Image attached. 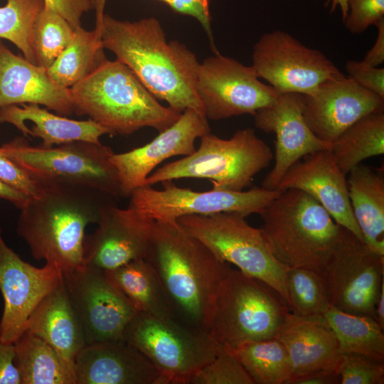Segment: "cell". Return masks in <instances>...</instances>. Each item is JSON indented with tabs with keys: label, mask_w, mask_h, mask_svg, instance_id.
I'll list each match as a JSON object with an SVG mask.
<instances>
[{
	"label": "cell",
	"mask_w": 384,
	"mask_h": 384,
	"mask_svg": "<svg viewBox=\"0 0 384 384\" xmlns=\"http://www.w3.org/2000/svg\"><path fill=\"white\" fill-rule=\"evenodd\" d=\"M100 39L158 100L181 113L193 110L205 115L196 90L200 63L185 44L167 41L157 18L119 21L105 14Z\"/></svg>",
	"instance_id": "obj_1"
},
{
	"label": "cell",
	"mask_w": 384,
	"mask_h": 384,
	"mask_svg": "<svg viewBox=\"0 0 384 384\" xmlns=\"http://www.w3.org/2000/svg\"><path fill=\"white\" fill-rule=\"evenodd\" d=\"M144 259L160 280L176 319L208 332L230 264L218 259L177 221L154 220Z\"/></svg>",
	"instance_id": "obj_2"
},
{
	"label": "cell",
	"mask_w": 384,
	"mask_h": 384,
	"mask_svg": "<svg viewBox=\"0 0 384 384\" xmlns=\"http://www.w3.org/2000/svg\"><path fill=\"white\" fill-rule=\"evenodd\" d=\"M41 193L20 208L17 234L33 257L63 273L84 264L86 227L96 223L105 204L100 192L69 185H42Z\"/></svg>",
	"instance_id": "obj_3"
},
{
	"label": "cell",
	"mask_w": 384,
	"mask_h": 384,
	"mask_svg": "<svg viewBox=\"0 0 384 384\" xmlns=\"http://www.w3.org/2000/svg\"><path fill=\"white\" fill-rule=\"evenodd\" d=\"M70 89L75 114L88 116L112 135H129L144 127L161 132L181 114L162 105L117 59H106Z\"/></svg>",
	"instance_id": "obj_4"
},
{
	"label": "cell",
	"mask_w": 384,
	"mask_h": 384,
	"mask_svg": "<svg viewBox=\"0 0 384 384\" xmlns=\"http://www.w3.org/2000/svg\"><path fill=\"white\" fill-rule=\"evenodd\" d=\"M259 215L260 228L279 262L287 268L322 272L340 225L316 199L302 191L287 189Z\"/></svg>",
	"instance_id": "obj_5"
},
{
	"label": "cell",
	"mask_w": 384,
	"mask_h": 384,
	"mask_svg": "<svg viewBox=\"0 0 384 384\" xmlns=\"http://www.w3.org/2000/svg\"><path fill=\"white\" fill-rule=\"evenodd\" d=\"M290 312L272 287L231 267L218 289L208 333L232 349L276 338Z\"/></svg>",
	"instance_id": "obj_6"
},
{
	"label": "cell",
	"mask_w": 384,
	"mask_h": 384,
	"mask_svg": "<svg viewBox=\"0 0 384 384\" xmlns=\"http://www.w3.org/2000/svg\"><path fill=\"white\" fill-rule=\"evenodd\" d=\"M272 159L271 149L252 128L238 129L229 139L209 132L193 154L156 169L144 186L193 178L210 181L213 188L243 191Z\"/></svg>",
	"instance_id": "obj_7"
},
{
	"label": "cell",
	"mask_w": 384,
	"mask_h": 384,
	"mask_svg": "<svg viewBox=\"0 0 384 384\" xmlns=\"http://www.w3.org/2000/svg\"><path fill=\"white\" fill-rule=\"evenodd\" d=\"M0 150L41 185H69L123 198L110 160L114 152L101 143L74 142L45 147L31 146L19 137L3 144Z\"/></svg>",
	"instance_id": "obj_8"
},
{
	"label": "cell",
	"mask_w": 384,
	"mask_h": 384,
	"mask_svg": "<svg viewBox=\"0 0 384 384\" xmlns=\"http://www.w3.org/2000/svg\"><path fill=\"white\" fill-rule=\"evenodd\" d=\"M245 218L237 213H218L185 215L176 221L218 259L272 287L289 306L288 268L274 257L262 229L250 225Z\"/></svg>",
	"instance_id": "obj_9"
},
{
	"label": "cell",
	"mask_w": 384,
	"mask_h": 384,
	"mask_svg": "<svg viewBox=\"0 0 384 384\" xmlns=\"http://www.w3.org/2000/svg\"><path fill=\"white\" fill-rule=\"evenodd\" d=\"M124 341L144 354L168 384H189L220 348L208 332L140 311L127 326Z\"/></svg>",
	"instance_id": "obj_10"
},
{
	"label": "cell",
	"mask_w": 384,
	"mask_h": 384,
	"mask_svg": "<svg viewBox=\"0 0 384 384\" xmlns=\"http://www.w3.org/2000/svg\"><path fill=\"white\" fill-rule=\"evenodd\" d=\"M321 274L331 307L375 319L384 280V256L340 225L336 245Z\"/></svg>",
	"instance_id": "obj_11"
},
{
	"label": "cell",
	"mask_w": 384,
	"mask_h": 384,
	"mask_svg": "<svg viewBox=\"0 0 384 384\" xmlns=\"http://www.w3.org/2000/svg\"><path fill=\"white\" fill-rule=\"evenodd\" d=\"M161 183L162 189L143 186L133 191L128 206L161 222H175L185 215L218 213H237L247 217L260 214L280 193L262 186L240 191L215 188L196 191L179 187L173 181Z\"/></svg>",
	"instance_id": "obj_12"
},
{
	"label": "cell",
	"mask_w": 384,
	"mask_h": 384,
	"mask_svg": "<svg viewBox=\"0 0 384 384\" xmlns=\"http://www.w3.org/2000/svg\"><path fill=\"white\" fill-rule=\"evenodd\" d=\"M196 90L204 114L210 120L254 115L279 95L260 80L252 65L219 53L200 63Z\"/></svg>",
	"instance_id": "obj_13"
},
{
	"label": "cell",
	"mask_w": 384,
	"mask_h": 384,
	"mask_svg": "<svg viewBox=\"0 0 384 384\" xmlns=\"http://www.w3.org/2000/svg\"><path fill=\"white\" fill-rule=\"evenodd\" d=\"M252 66L278 93L309 95L342 73L323 53L280 30L260 37L253 48Z\"/></svg>",
	"instance_id": "obj_14"
},
{
	"label": "cell",
	"mask_w": 384,
	"mask_h": 384,
	"mask_svg": "<svg viewBox=\"0 0 384 384\" xmlns=\"http://www.w3.org/2000/svg\"><path fill=\"white\" fill-rule=\"evenodd\" d=\"M63 280L86 344L124 341L127 326L137 311L105 271L84 265L64 272Z\"/></svg>",
	"instance_id": "obj_15"
},
{
	"label": "cell",
	"mask_w": 384,
	"mask_h": 384,
	"mask_svg": "<svg viewBox=\"0 0 384 384\" xmlns=\"http://www.w3.org/2000/svg\"><path fill=\"white\" fill-rule=\"evenodd\" d=\"M63 272L47 264L36 267L23 260L5 242L0 227V292L4 309L0 341L14 343L26 331L31 314L62 282Z\"/></svg>",
	"instance_id": "obj_16"
},
{
	"label": "cell",
	"mask_w": 384,
	"mask_h": 384,
	"mask_svg": "<svg viewBox=\"0 0 384 384\" xmlns=\"http://www.w3.org/2000/svg\"><path fill=\"white\" fill-rule=\"evenodd\" d=\"M304 118L321 141L332 144L350 126L369 114L384 111V99L341 73L302 95Z\"/></svg>",
	"instance_id": "obj_17"
},
{
	"label": "cell",
	"mask_w": 384,
	"mask_h": 384,
	"mask_svg": "<svg viewBox=\"0 0 384 384\" xmlns=\"http://www.w3.org/2000/svg\"><path fill=\"white\" fill-rule=\"evenodd\" d=\"M257 129L274 133V164L262 181L261 186L277 190L287 171L303 157L317 151L331 149V144L319 139L307 125L303 115L302 95L279 93L270 105L256 112Z\"/></svg>",
	"instance_id": "obj_18"
},
{
	"label": "cell",
	"mask_w": 384,
	"mask_h": 384,
	"mask_svg": "<svg viewBox=\"0 0 384 384\" xmlns=\"http://www.w3.org/2000/svg\"><path fill=\"white\" fill-rule=\"evenodd\" d=\"M154 220L127 206L105 203L97 227L84 240V264L109 271L144 259Z\"/></svg>",
	"instance_id": "obj_19"
},
{
	"label": "cell",
	"mask_w": 384,
	"mask_h": 384,
	"mask_svg": "<svg viewBox=\"0 0 384 384\" xmlns=\"http://www.w3.org/2000/svg\"><path fill=\"white\" fill-rule=\"evenodd\" d=\"M209 132L205 115L186 110L150 142L126 152L114 153L110 160L117 170L123 198H129L133 191L143 186L147 177L165 160L193 154L196 139Z\"/></svg>",
	"instance_id": "obj_20"
},
{
	"label": "cell",
	"mask_w": 384,
	"mask_h": 384,
	"mask_svg": "<svg viewBox=\"0 0 384 384\" xmlns=\"http://www.w3.org/2000/svg\"><path fill=\"white\" fill-rule=\"evenodd\" d=\"M290 188L313 197L338 225L363 242L351 210L346 175L336 164L330 149L309 154L293 164L282 178L277 190Z\"/></svg>",
	"instance_id": "obj_21"
},
{
	"label": "cell",
	"mask_w": 384,
	"mask_h": 384,
	"mask_svg": "<svg viewBox=\"0 0 384 384\" xmlns=\"http://www.w3.org/2000/svg\"><path fill=\"white\" fill-rule=\"evenodd\" d=\"M76 384H168L138 349L126 341L86 344L75 361Z\"/></svg>",
	"instance_id": "obj_22"
},
{
	"label": "cell",
	"mask_w": 384,
	"mask_h": 384,
	"mask_svg": "<svg viewBox=\"0 0 384 384\" xmlns=\"http://www.w3.org/2000/svg\"><path fill=\"white\" fill-rule=\"evenodd\" d=\"M21 104L44 106L65 117L75 113L70 88L56 85L46 68L14 54L0 39V108Z\"/></svg>",
	"instance_id": "obj_23"
},
{
	"label": "cell",
	"mask_w": 384,
	"mask_h": 384,
	"mask_svg": "<svg viewBox=\"0 0 384 384\" xmlns=\"http://www.w3.org/2000/svg\"><path fill=\"white\" fill-rule=\"evenodd\" d=\"M276 338L288 353L292 378L320 370H337L339 346L324 316H299L290 312Z\"/></svg>",
	"instance_id": "obj_24"
},
{
	"label": "cell",
	"mask_w": 384,
	"mask_h": 384,
	"mask_svg": "<svg viewBox=\"0 0 384 384\" xmlns=\"http://www.w3.org/2000/svg\"><path fill=\"white\" fill-rule=\"evenodd\" d=\"M26 331L47 342L75 373L76 356L86 342L63 279L33 310Z\"/></svg>",
	"instance_id": "obj_25"
},
{
	"label": "cell",
	"mask_w": 384,
	"mask_h": 384,
	"mask_svg": "<svg viewBox=\"0 0 384 384\" xmlns=\"http://www.w3.org/2000/svg\"><path fill=\"white\" fill-rule=\"evenodd\" d=\"M0 123L15 126L26 137L41 139V145L45 147L74 142L99 144L102 136L111 134L107 129L90 119H69L34 104L12 105L0 108Z\"/></svg>",
	"instance_id": "obj_26"
},
{
	"label": "cell",
	"mask_w": 384,
	"mask_h": 384,
	"mask_svg": "<svg viewBox=\"0 0 384 384\" xmlns=\"http://www.w3.org/2000/svg\"><path fill=\"white\" fill-rule=\"evenodd\" d=\"M348 174V198L363 242L384 256L383 170L360 164Z\"/></svg>",
	"instance_id": "obj_27"
},
{
	"label": "cell",
	"mask_w": 384,
	"mask_h": 384,
	"mask_svg": "<svg viewBox=\"0 0 384 384\" xmlns=\"http://www.w3.org/2000/svg\"><path fill=\"white\" fill-rule=\"evenodd\" d=\"M105 273L137 311L162 320L179 321L160 280L144 259L132 260Z\"/></svg>",
	"instance_id": "obj_28"
},
{
	"label": "cell",
	"mask_w": 384,
	"mask_h": 384,
	"mask_svg": "<svg viewBox=\"0 0 384 384\" xmlns=\"http://www.w3.org/2000/svg\"><path fill=\"white\" fill-rule=\"evenodd\" d=\"M14 344L22 384H76L75 372L41 338L25 331Z\"/></svg>",
	"instance_id": "obj_29"
},
{
	"label": "cell",
	"mask_w": 384,
	"mask_h": 384,
	"mask_svg": "<svg viewBox=\"0 0 384 384\" xmlns=\"http://www.w3.org/2000/svg\"><path fill=\"white\" fill-rule=\"evenodd\" d=\"M334 159L347 176L363 160L384 154V112L364 116L346 129L330 149Z\"/></svg>",
	"instance_id": "obj_30"
},
{
	"label": "cell",
	"mask_w": 384,
	"mask_h": 384,
	"mask_svg": "<svg viewBox=\"0 0 384 384\" xmlns=\"http://www.w3.org/2000/svg\"><path fill=\"white\" fill-rule=\"evenodd\" d=\"M106 59L101 39L95 31L80 26L75 29L68 46L46 70L56 85L70 88Z\"/></svg>",
	"instance_id": "obj_31"
},
{
	"label": "cell",
	"mask_w": 384,
	"mask_h": 384,
	"mask_svg": "<svg viewBox=\"0 0 384 384\" xmlns=\"http://www.w3.org/2000/svg\"><path fill=\"white\" fill-rule=\"evenodd\" d=\"M324 316L336 337L341 353H355L384 359L383 329L373 317L334 307Z\"/></svg>",
	"instance_id": "obj_32"
},
{
	"label": "cell",
	"mask_w": 384,
	"mask_h": 384,
	"mask_svg": "<svg viewBox=\"0 0 384 384\" xmlns=\"http://www.w3.org/2000/svg\"><path fill=\"white\" fill-rule=\"evenodd\" d=\"M230 350L254 384H286L292 377L288 353L277 338L247 342Z\"/></svg>",
	"instance_id": "obj_33"
},
{
	"label": "cell",
	"mask_w": 384,
	"mask_h": 384,
	"mask_svg": "<svg viewBox=\"0 0 384 384\" xmlns=\"http://www.w3.org/2000/svg\"><path fill=\"white\" fill-rule=\"evenodd\" d=\"M43 5L44 0H7L0 7V38L11 42L36 65L33 29Z\"/></svg>",
	"instance_id": "obj_34"
},
{
	"label": "cell",
	"mask_w": 384,
	"mask_h": 384,
	"mask_svg": "<svg viewBox=\"0 0 384 384\" xmlns=\"http://www.w3.org/2000/svg\"><path fill=\"white\" fill-rule=\"evenodd\" d=\"M286 285L291 313L299 316H324L331 307L320 273L311 270L288 268Z\"/></svg>",
	"instance_id": "obj_35"
},
{
	"label": "cell",
	"mask_w": 384,
	"mask_h": 384,
	"mask_svg": "<svg viewBox=\"0 0 384 384\" xmlns=\"http://www.w3.org/2000/svg\"><path fill=\"white\" fill-rule=\"evenodd\" d=\"M74 33L69 22L44 2L33 29L36 65L50 67L68 46Z\"/></svg>",
	"instance_id": "obj_36"
},
{
	"label": "cell",
	"mask_w": 384,
	"mask_h": 384,
	"mask_svg": "<svg viewBox=\"0 0 384 384\" xmlns=\"http://www.w3.org/2000/svg\"><path fill=\"white\" fill-rule=\"evenodd\" d=\"M189 384H254L235 355L220 346L215 358L202 367Z\"/></svg>",
	"instance_id": "obj_37"
},
{
	"label": "cell",
	"mask_w": 384,
	"mask_h": 384,
	"mask_svg": "<svg viewBox=\"0 0 384 384\" xmlns=\"http://www.w3.org/2000/svg\"><path fill=\"white\" fill-rule=\"evenodd\" d=\"M341 384H383L384 359L355 353H341Z\"/></svg>",
	"instance_id": "obj_38"
},
{
	"label": "cell",
	"mask_w": 384,
	"mask_h": 384,
	"mask_svg": "<svg viewBox=\"0 0 384 384\" xmlns=\"http://www.w3.org/2000/svg\"><path fill=\"white\" fill-rule=\"evenodd\" d=\"M92 10L95 13V26L94 31L100 38V30L105 15L107 0H88ZM166 4L174 12L194 18L201 25L207 33L215 53L216 50L211 29L212 17L210 2L212 0H157Z\"/></svg>",
	"instance_id": "obj_39"
},
{
	"label": "cell",
	"mask_w": 384,
	"mask_h": 384,
	"mask_svg": "<svg viewBox=\"0 0 384 384\" xmlns=\"http://www.w3.org/2000/svg\"><path fill=\"white\" fill-rule=\"evenodd\" d=\"M347 5L343 22L351 33H362L384 18V0H347Z\"/></svg>",
	"instance_id": "obj_40"
},
{
	"label": "cell",
	"mask_w": 384,
	"mask_h": 384,
	"mask_svg": "<svg viewBox=\"0 0 384 384\" xmlns=\"http://www.w3.org/2000/svg\"><path fill=\"white\" fill-rule=\"evenodd\" d=\"M0 181L29 198L38 196L43 186L31 178L0 150Z\"/></svg>",
	"instance_id": "obj_41"
},
{
	"label": "cell",
	"mask_w": 384,
	"mask_h": 384,
	"mask_svg": "<svg viewBox=\"0 0 384 384\" xmlns=\"http://www.w3.org/2000/svg\"><path fill=\"white\" fill-rule=\"evenodd\" d=\"M348 76L363 88L384 99V68L373 67L362 60H348L345 65Z\"/></svg>",
	"instance_id": "obj_42"
},
{
	"label": "cell",
	"mask_w": 384,
	"mask_h": 384,
	"mask_svg": "<svg viewBox=\"0 0 384 384\" xmlns=\"http://www.w3.org/2000/svg\"><path fill=\"white\" fill-rule=\"evenodd\" d=\"M44 2L67 20L74 29L81 26L82 15L91 10L88 0H44Z\"/></svg>",
	"instance_id": "obj_43"
},
{
	"label": "cell",
	"mask_w": 384,
	"mask_h": 384,
	"mask_svg": "<svg viewBox=\"0 0 384 384\" xmlns=\"http://www.w3.org/2000/svg\"><path fill=\"white\" fill-rule=\"evenodd\" d=\"M14 358V344L0 341V384H22Z\"/></svg>",
	"instance_id": "obj_44"
},
{
	"label": "cell",
	"mask_w": 384,
	"mask_h": 384,
	"mask_svg": "<svg viewBox=\"0 0 384 384\" xmlns=\"http://www.w3.org/2000/svg\"><path fill=\"white\" fill-rule=\"evenodd\" d=\"M341 376L337 370H320L290 378L286 384H339Z\"/></svg>",
	"instance_id": "obj_45"
},
{
	"label": "cell",
	"mask_w": 384,
	"mask_h": 384,
	"mask_svg": "<svg viewBox=\"0 0 384 384\" xmlns=\"http://www.w3.org/2000/svg\"><path fill=\"white\" fill-rule=\"evenodd\" d=\"M375 26L378 28L375 42L362 61L368 65L378 67L384 62V18H382Z\"/></svg>",
	"instance_id": "obj_46"
},
{
	"label": "cell",
	"mask_w": 384,
	"mask_h": 384,
	"mask_svg": "<svg viewBox=\"0 0 384 384\" xmlns=\"http://www.w3.org/2000/svg\"><path fill=\"white\" fill-rule=\"evenodd\" d=\"M29 198L26 195L0 181V199L10 202L20 209L26 205Z\"/></svg>",
	"instance_id": "obj_47"
},
{
	"label": "cell",
	"mask_w": 384,
	"mask_h": 384,
	"mask_svg": "<svg viewBox=\"0 0 384 384\" xmlns=\"http://www.w3.org/2000/svg\"><path fill=\"white\" fill-rule=\"evenodd\" d=\"M375 319L380 328L384 330V280L381 284L380 292L375 306Z\"/></svg>",
	"instance_id": "obj_48"
},
{
	"label": "cell",
	"mask_w": 384,
	"mask_h": 384,
	"mask_svg": "<svg viewBox=\"0 0 384 384\" xmlns=\"http://www.w3.org/2000/svg\"><path fill=\"white\" fill-rule=\"evenodd\" d=\"M325 6L329 7L330 13H333L337 8H339L341 11L342 21L345 20L348 13L347 0H326Z\"/></svg>",
	"instance_id": "obj_49"
}]
</instances>
